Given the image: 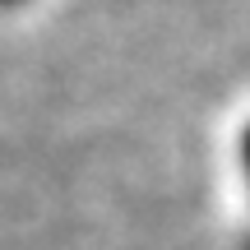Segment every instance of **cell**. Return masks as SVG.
I'll return each mask as SVG.
<instances>
[{
  "mask_svg": "<svg viewBox=\"0 0 250 250\" xmlns=\"http://www.w3.org/2000/svg\"><path fill=\"white\" fill-rule=\"evenodd\" d=\"M241 167H246V181H250V125H246V134H241Z\"/></svg>",
  "mask_w": 250,
  "mask_h": 250,
  "instance_id": "1",
  "label": "cell"
},
{
  "mask_svg": "<svg viewBox=\"0 0 250 250\" xmlns=\"http://www.w3.org/2000/svg\"><path fill=\"white\" fill-rule=\"evenodd\" d=\"M0 5H19V0H0Z\"/></svg>",
  "mask_w": 250,
  "mask_h": 250,
  "instance_id": "2",
  "label": "cell"
},
{
  "mask_svg": "<svg viewBox=\"0 0 250 250\" xmlns=\"http://www.w3.org/2000/svg\"><path fill=\"white\" fill-rule=\"evenodd\" d=\"M246 250H250V241H246Z\"/></svg>",
  "mask_w": 250,
  "mask_h": 250,
  "instance_id": "3",
  "label": "cell"
}]
</instances>
